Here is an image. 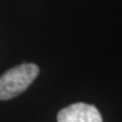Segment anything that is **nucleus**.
<instances>
[{
    "label": "nucleus",
    "instance_id": "f257e3e1",
    "mask_svg": "<svg viewBox=\"0 0 122 122\" xmlns=\"http://www.w3.org/2000/svg\"><path fill=\"white\" fill-rule=\"evenodd\" d=\"M40 74L35 63H22L0 76V101H8L22 94Z\"/></svg>",
    "mask_w": 122,
    "mask_h": 122
},
{
    "label": "nucleus",
    "instance_id": "f03ea898",
    "mask_svg": "<svg viewBox=\"0 0 122 122\" xmlns=\"http://www.w3.org/2000/svg\"><path fill=\"white\" fill-rule=\"evenodd\" d=\"M58 122H103L100 111L94 105L75 103L62 109L57 115Z\"/></svg>",
    "mask_w": 122,
    "mask_h": 122
}]
</instances>
